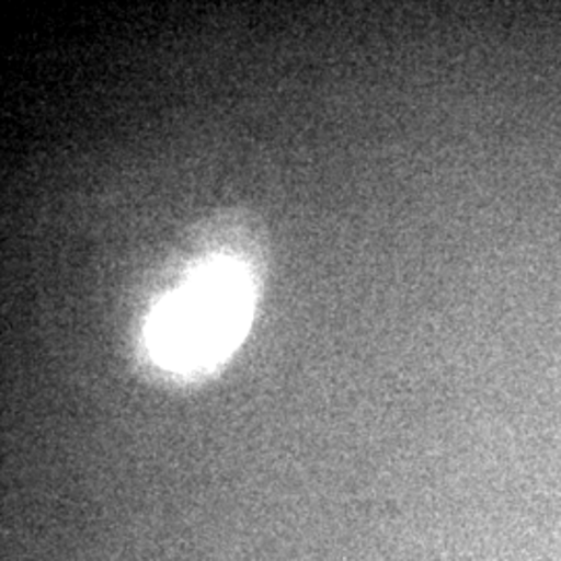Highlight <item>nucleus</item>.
Wrapping results in <instances>:
<instances>
[{
	"instance_id": "nucleus-1",
	"label": "nucleus",
	"mask_w": 561,
	"mask_h": 561,
	"mask_svg": "<svg viewBox=\"0 0 561 561\" xmlns=\"http://www.w3.org/2000/svg\"><path fill=\"white\" fill-rule=\"evenodd\" d=\"M245 308V285L236 268L204 271L157 312L150 329L154 354L173 370L206 366L238 340Z\"/></svg>"
}]
</instances>
